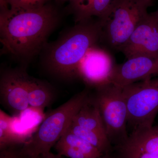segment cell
Segmentation results:
<instances>
[{
  "mask_svg": "<svg viewBox=\"0 0 158 158\" xmlns=\"http://www.w3.org/2000/svg\"><path fill=\"white\" fill-rule=\"evenodd\" d=\"M59 141L80 150L89 158H96L104 155L92 144L67 130Z\"/></svg>",
  "mask_w": 158,
  "mask_h": 158,
  "instance_id": "e0dca14e",
  "label": "cell"
},
{
  "mask_svg": "<svg viewBox=\"0 0 158 158\" xmlns=\"http://www.w3.org/2000/svg\"><path fill=\"white\" fill-rule=\"evenodd\" d=\"M89 94V90L86 88L53 110L36 131L22 144L23 151L36 158L50 152L51 148L65 132Z\"/></svg>",
  "mask_w": 158,
  "mask_h": 158,
  "instance_id": "277c9868",
  "label": "cell"
},
{
  "mask_svg": "<svg viewBox=\"0 0 158 158\" xmlns=\"http://www.w3.org/2000/svg\"><path fill=\"white\" fill-rule=\"evenodd\" d=\"M122 89L131 132L153 126L158 113V77L135 82Z\"/></svg>",
  "mask_w": 158,
  "mask_h": 158,
  "instance_id": "5b68a950",
  "label": "cell"
},
{
  "mask_svg": "<svg viewBox=\"0 0 158 158\" xmlns=\"http://www.w3.org/2000/svg\"><path fill=\"white\" fill-rule=\"evenodd\" d=\"M158 76V57L140 56L116 64L110 83L122 88L135 82Z\"/></svg>",
  "mask_w": 158,
  "mask_h": 158,
  "instance_id": "30bf717a",
  "label": "cell"
},
{
  "mask_svg": "<svg viewBox=\"0 0 158 158\" xmlns=\"http://www.w3.org/2000/svg\"><path fill=\"white\" fill-rule=\"evenodd\" d=\"M54 90L48 82L30 77L28 85L29 106L38 110H44L53 100Z\"/></svg>",
  "mask_w": 158,
  "mask_h": 158,
  "instance_id": "5bb4252c",
  "label": "cell"
},
{
  "mask_svg": "<svg viewBox=\"0 0 158 158\" xmlns=\"http://www.w3.org/2000/svg\"><path fill=\"white\" fill-rule=\"evenodd\" d=\"M66 130L92 144L103 154L111 151L112 144L106 135L82 127L72 122Z\"/></svg>",
  "mask_w": 158,
  "mask_h": 158,
  "instance_id": "9a60e30c",
  "label": "cell"
},
{
  "mask_svg": "<svg viewBox=\"0 0 158 158\" xmlns=\"http://www.w3.org/2000/svg\"><path fill=\"white\" fill-rule=\"evenodd\" d=\"M22 144L10 145L0 149V158H36L23 151L22 149Z\"/></svg>",
  "mask_w": 158,
  "mask_h": 158,
  "instance_id": "ffe728a7",
  "label": "cell"
},
{
  "mask_svg": "<svg viewBox=\"0 0 158 158\" xmlns=\"http://www.w3.org/2000/svg\"><path fill=\"white\" fill-rule=\"evenodd\" d=\"M48 0H1L2 10L34 9L45 5Z\"/></svg>",
  "mask_w": 158,
  "mask_h": 158,
  "instance_id": "ac0fdd59",
  "label": "cell"
},
{
  "mask_svg": "<svg viewBox=\"0 0 158 158\" xmlns=\"http://www.w3.org/2000/svg\"><path fill=\"white\" fill-rule=\"evenodd\" d=\"M13 120L12 117L0 110V149L26 142L25 139L13 129Z\"/></svg>",
  "mask_w": 158,
  "mask_h": 158,
  "instance_id": "2e32d148",
  "label": "cell"
},
{
  "mask_svg": "<svg viewBox=\"0 0 158 158\" xmlns=\"http://www.w3.org/2000/svg\"><path fill=\"white\" fill-rule=\"evenodd\" d=\"M60 158H61V156H60Z\"/></svg>",
  "mask_w": 158,
  "mask_h": 158,
  "instance_id": "d4e9b609",
  "label": "cell"
},
{
  "mask_svg": "<svg viewBox=\"0 0 158 158\" xmlns=\"http://www.w3.org/2000/svg\"><path fill=\"white\" fill-rule=\"evenodd\" d=\"M72 122L82 127L106 135L96 100L90 93Z\"/></svg>",
  "mask_w": 158,
  "mask_h": 158,
  "instance_id": "7c38bea8",
  "label": "cell"
},
{
  "mask_svg": "<svg viewBox=\"0 0 158 158\" xmlns=\"http://www.w3.org/2000/svg\"><path fill=\"white\" fill-rule=\"evenodd\" d=\"M27 67H1L0 100L1 104L13 116H18L29 107L28 85L31 76Z\"/></svg>",
  "mask_w": 158,
  "mask_h": 158,
  "instance_id": "52a82bcc",
  "label": "cell"
},
{
  "mask_svg": "<svg viewBox=\"0 0 158 158\" xmlns=\"http://www.w3.org/2000/svg\"><path fill=\"white\" fill-rule=\"evenodd\" d=\"M118 52L127 59L158 57V20L152 12L148 13L141 21Z\"/></svg>",
  "mask_w": 158,
  "mask_h": 158,
  "instance_id": "9c48e42d",
  "label": "cell"
},
{
  "mask_svg": "<svg viewBox=\"0 0 158 158\" xmlns=\"http://www.w3.org/2000/svg\"><path fill=\"white\" fill-rule=\"evenodd\" d=\"M93 94L111 144L117 146L127 139L128 110L121 88L112 83L95 88Z\"/></svg>",
  "mask_w": 158,
  "mask_h": 158,
  "instance_id": "8992f818",
  "label": "cell"
},
{
  "mask_svg": "<svg viewBox=\"0 0 158 158\" xmlns=\"http://www.w3.org/2000/svg\"><path fill=\"white\" fill-rule=\"evenodd\" d=\"M96 158H113L111 157V156L109 154H104L101 156L98 157Z\"/></svg>",
  "mask_w": 158,
  "mask_h": 158,
  "instance_id": "7402d4cb",
  "label": "cell"
},
{
  "mask_svg": "<svg viewBox=\"0 0 158 158\" xmlns=\"http://www.w3.org/2000/svg\"><path fill=\"white\" fill-rule=\"evenodd\" d=\"M61 1H62V0H61ZM62 1H65V0H62ZM70 2H71L72 1V0H70Z\"/></svg>",
  "mask_w": 158,
  "mask_h": 158,
  "instance_id": "cb8c5ba5",
  "label": "cell"
},
{
  "mask_svg": "<svg viewBox=\"0 0 158 158\" xmlns=\"http://www.w3.org/2000/svg\"><path fill=\"white\" fill-rule=\"evenodd\" d=\"M60 156L58 155H55L52 153L50 152L47 154L40 156V158H60Z\"/></svg>",
  "mask_w": 158,
  "mask_h": 158,
  "instance_id": "44dd1931",
  "label": "cell"
},
{
  "mask_svg": "<svg viewBox=\"0 0 158 158\" xmlns=\"http://www.w3.org/2000/svg\"><path fill=\"white\" fill-rule=\"evenodd\" d=\"M113 0H72L71 7L76 23L97 17L101 19L106 13Z\"/></svg>",
  "mask_w": 158,
  "mask_h": 158,
  "instance_id": "4fadbf2b",
  "label": "cell"
},
{
  "mask_svg": "<svg viewBox=\"0 0 158 158\" xmlns=\"http://www.w3.org/2000/svg\"><path fill=\"white\" fill-rule=\"evenodd\" d=\"M102 25L93 18L76 23L56 40L48 42L39 54V64L51 77L69 82L78 78L81 61L90 48L99 44Z\"/></svg>",
  "mask_w": 158,
  "mask_h": 158,
  "instance_id": "7a4b0ae2",
  "label": "cell"
},
{
  "mask_svg": "<svg viewBox=\"0 0 158 158\" xmlns=\"http://www.w3.org/2000/svg\"><path fill=\"white\" fill-rule=\"evenodd\" d=\"M153 14L154 15L155 17L158 20V9L154 12H152Z\"/></svg>",
  "mask_w": 158,
  "mask_h": 158,
  "instance_id": "603a6c76",
  "label": "cell"
},
{
  "mask_svg": "<svg viewBox=\"0 0 158 158\" xmlns=\"http://www.w3.org/2000/svg\"><path fill=\"white\" fill-rule=\"evenodd\" d=\"M99 44L89 49L81 61L78 70V78L88 88L94 89L110 84L116 64L110 50Z\"/></svg>",
  "mask_w": 158,
  "mask_h": 158,
  "instance_id": "ba28073f",
  "label": "cell"
},
{
  "mask_svg": "<svg viewBox=\"0 0 158 158\" xmlns=\"http://www.w3.org/2000/svg\"><path fill=\"white\" fill-rule=\"evenodd\" d=\"M116 148L119 158H158V125L133 131Z\"/></svg>",
  "mask_w": 158,
  "mask_h": 158,
  "instance_id": "8fae6325",
  "label": "cell"
},
{
  "mask_svg": "<svg viewBox=\"0 0 158 158\" xmlns=\"http://www.w3.org/2000/svg\"><path fill=\"white\" fill-rule=\"evenodd\" d=\"M55 148L58 155L69 158H89L84 152L75 148L58 141Z\"/></svg>",
  "mask_w": 158,
  "mask_h": 158,
  "instance_id": "d6986e66",
  "label": "cell"
},
{
  "mask_svg": "<svg viewBox=\"0 0 158 158\" xmlns=\"http://www.w3.org/2000/svg\"><path fill=\"white\" fill-rule=\"evenodd\" d=\"M61 19L56 9L50 5L1 10V54L9 56L19 65L28 67L39 56Z\"/></svg>",
  "mask_w": 158,
  "mask_h": 158,
  "instance_id": "6da1fadb",
  "label": "cell"
},
{
  "mask_svg": "<svg viewBox=\"0 0 158 158\" xmlns=\"http://www.w3.org/2000/svg\"><path fill=\"white\" fill-rule=\"evenodd\" d=\"M153 0H113L101 19L99 43L118 52L138 25L148 14Z\"/></svg>",
  "mask_w": 158,
  "mask_h": 158,
  "instance_id": "3957f363",
  "label": "cell"
}]
</instances>
